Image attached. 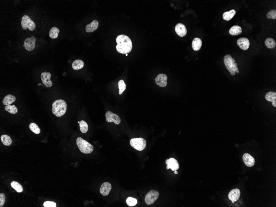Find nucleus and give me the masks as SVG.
Segmentation results:
<instances>
[{
    "label": "nucleus",
    "mask_w": 276,
    "mask_h": 207,
    "mask_svg": "<svg viewBox=\"0 0 276 207\" xmlns=\"http://www.w3.org/2000/svg\"><path fill=\"white\" fill-rule=\"evenodd\" d=\"M176 32L180 37H184L187 34V28L182 23H178L176 25L175 27Z\"/></svg>",
    "instance_id": "nucleus-16"
},
{
    "label": "nucleus",
    "mask_w": 276,
    "mask_h": 207,
    "mask_svg": "<svg viewBox=\"0 0 276 207\" xmlns=\"http://www.w3.org/2000/svg\"><path fill=\"white\" fill-rule=\"evenodd\" d=\"M76 144L80 151L83 154H89L94 151V147L82 138H77Z\"/></svg>",
    "instance_id": "nucleus-4"
},
{
    "label": "nucleus",
    "mask_w": 276,
    "mask_h": 207,
    "mask_svg": "<svg viewBox=\"0 0 276 207\" xmlns=\"http://www.w3.org/2000/svg\"><path fill=\"white\" fill-rule=\"evenodd\" d=\"M265 99L267 101L272 102L273 106L276 107V93L270 92L267 93L265 95Z\"/></svg>",
    "instance_id": "nucleus-19"
},
{
    "label": "nucleus",
    "mask_w": 276,
    "mask_h": 207,
    "mask_svg": "<svg viewBox=\"0 0 276 207\" xmlns=\"http://www.w3.org/2000/svg\"><path fill=\"white\" fill-rule=\"evenodd\" d=\"M167 76L164 74H159L155 79L156 84L161 87H164L167 86Z\"/></svg>",
    "instance_id": "nucleus-10"
},
{
    "label": "nucleus",
    "mask_w": 276,
    "mask_h": 207,
    "mask_svg": "<svg viewBox=\"0 0 276 207\" xmlns=\"http://www.w3.org/2000/svg\"><path fill=\"white\" fill-rule=\"evenodd\" d=\"M126 56H128V54H126Z\"/></svg>",
    "instance_id": "nucleus-38"
},
{
    "label": "nucleus",
    "mask_w": 276,
    "mask_h": 207,
    "mask_svg": "<svg viewBox=\"0 0 276 207\" xmlns=\"http://www.w3.org/2000/svg\"><path fill=\"white\" fill-rule=\"evenodd\" d=\"M5 110L6 111L12 114H15L18 112L17 107L14 105H6L5 107Z\"/></svg>",
    "instance_id": "nucleus-28"
},
{
    "label": "nucleus",
    "mask_w": 276,
    "mask_h": 207,
    "mask_svg": "<svg viewBox=\"0 0 276 207\" xmlns=\"http://www.w3.org/2000/svg\"><path fill=\"white\" fill-rule=\"evenodd\" d=\"M126 203L130 207L134 206L137 203V200L131 197L128 198L126 200Z\"/></svg>",
    "instance_id": "nucleus-33"
},
{
    "label": "nucleus",
    "mask_w": 276,
    "mask_h": 207,
    "mask_svg": "<svg viewBox=\"0 0 276 207\" xmlns=\"http://www.w3.org/2000/svg\"><path fill=\"white\" fill-rule=\"evenodd\" d=\"M36 41V39L35 37H32L30 38H27L24 42L23 46L27 51H32L35 49Z\"/></svg>",
    "instance_id": "nucleus-9"
},
{
    "label": "nucleus",
    "mask_w": 276,
    "mask_h": 207,
    "mask_svg": "<svg viewBox=\"0 0 276 207\" xmlns=\"http://www.w3.org/2000/svg\"><path fill=\"white\" fill-rule=\"evenodd\" d=\"M166 164H167V169L174 171L177 170L179 168V165L177 160L174 158H170L166 160Z\"/></svg>",
    "instance_id": "nucleus-12"
},
{
    "label": "nucleus",
    "mask_w": 276,
    "mask_h": 207,
    "mask_svg": "<svg viewBox=\"0 0 276 207\" xmlns=\"http://www.w3.org/2000/svg\"><path fill=\"white\" fill-rule=\"evenodd\" d=\"M118 87L119 89V94L121 95L123 92L126 89V85L124 82V80H120L118 82Z\"/></svg>",
    "instance_id": "nucleus-32"
},
{
    "label": "nucleus",
    "mask_w": 276,
    "mask_h": 207,
    "mask_svg": "<svg viewBox=\"0 0 276 207\" xmlns=\"http://www.w3.org/2000/svg\"><path fill=\"white\" fill-rule=\"evenodd\" d=\"M52 106L53 113L57 117H61L63 115L67 110V103L64 100L62 99L55 101Z\"/></svg>",
    "instance_id": "nucleus-2"
},
{
    "label": "nucleus",
    "mask_w": 276,
    "mask_h": 207,
    "mask_svg": "<svg viewBox=\"0 0 276 207\" xmlns=\"http://www.w3.org/2000/svg\"><path fill=\"white\" fill-rule=\"evenodd\" d=\"M16 101V97L11 94L7 95L4 97L3 100V103L4 105H10Z\"/></svg>",
    "instance_id": "nucleus-20"
},
{
    "label": "nucleus",
    "mask_w": 276,
    "mask_h": 207,
    "mask_svg": "<svg viewBox=\"0 0 276 207\" xmlns=\"http://www.w3.org/2000/svg\"><path fill=\"white\" fill-rule=\"evenodd\" d=\"M44 207H56V204L53 201H46L43 203Z\"/></svg>",
    "instance_id": "nucleus-35"
},
{
    "label": "nucleus",
    "mask_w": 276,
    "mask_h": 207,
    "mask_svg": "<svg viewBox=\"0 0 276 207\" xmlns=\"http://www.w3.org/2000/svg\"><path fill=\"white\" fill-rule=\"evenodd\" d=\"M79 122H79H79H78V123H79Z\"/></svg>",
    "instance_id": "nucleus-39"
},
{
    "label": "nucleus",
    "mask_w": 276,
    "mask_h": 207,
    "mask_svg": "<svg viewBox=\"0 0 276 207\" xmlns=\"http://www.w3.org/2000/svg\"><path fill=\"white\" fill-rule=\"evenodd\" d=\"M130 145L138 151L144 150L146 146V141L142 138H132L130 141Z\"/></svg>",
    "instance_id": "nucleus-5"
},
{
    "label": "nucleus",
    "mask_w": 276,
    "mask_h": 207,
    "mask_svg": "<svg viewBox=\"0 0 276 207\" xmlns=\"http://www.w3.org/2000/svg\"><path fill=\"white\" fill-rule=\"evenodd\" d=\"M6 197L4 194L3 193H0V207H2L4 206L5 203Z\"/></svg>",
    "instance_id": "nucleus-36"
},
{
    "label": "nucleus",
    "mask_w": 276,
    "mask_h": 207,
    "mask_svg": "<svg viewBox=\"0 0 276 207\" xmlns=\"http://www.w3.org/2000/svg\"><path fill=\"white\" fill-rule=\"evenodd\" d=\"M80 129L82 133H86L88 131V125L85 121L84 120L81 121L79 123Z\"/></svg>",
    "instance_id": "nucleus-29"
},
{
    "label": "nucleus",
    "mask_w": 276,
    "mask_h": 207,
    "mask_svg": "<svg viewBox=\"0 0 276 207\" xmlns=\"http://www.w3.org/2000/svg\"><path fill=\"white\" fill-rule=\"evenodd\" d=\"M29 127H30V129L31 131L34 132V133H36V134H39L41 132L40 128L38 127V125L35 123H31L30 125V126H29Z\"/></svg>",
    "instance_id": "nucleus-31"
},
{
    "label": "nucleus",
    "mask_w": 276,
    "mask_h": 207,
    "mask_svg": "<svg viewBox=\"0 0 276 207\" xmlns=\"http://www.w3.org/2000/svg\"><path fill=\"white\" fill-rule=\"evenodd\" d=\"M50 77L51 74L50 72H44L41 73V81L46 87H50L52 86L53 83L50 80Z\"/></svg>",
    "instance_id": "nucleus-11"
},
{
    "label": "nucleus",
    "mask_w": 276,
    "mask_h": 207,
    "mask_svg": "<svg viewBox=\"0 0 276 207\" xmlns=\"http://www.w3.org/2000/svg\"><path fill=\"white\" fill-rule=\"evenodd\" d=\"M117 45L116 46L118 52L126 54L132 51V40L128 36L122 35H119L116 39Z\"/></svg>",
    "instance_id": "nucleus-1"
},
{
    "label": "nucleus",
    "mask_w": 276,
    "mask_h": 207,
    "mask_svg": "<svg viewBox=\"0 0 276 207\" xmlns=\"http://www.w3.org/2000/svg\"><path fill=\"white\" fill-rule=\"evenodd\" d=\"M242 32V29L238 25H234L230 29L229 33L232 36H236L240 35Z\"/></svg>",
    "instance_id": "nucleus-22"
},
{
    "label": "nucleus",
    "mask_w": 276,
    "mask_h": 207,
    "mask_svg": "<svg viewBox=\"0 0 276 207\" xmlns=\"http://www.w3.org/2000/svg\"><path fill=\"white\" fill-rule=\"evenodd\" d=\"M267 17L269 19H276V10H272L269 11L268 13L267 14Z\"/></svg>",
    "instance_id": "nucleus-34"
},
{
    "label": "nucleus",
    "mask_w": 276,
    "mask_h": 207,
    "mask_svg": "<svg viewBox=\"0 0 276 207\" xmlns=\"http://www.w3.org/2000/svg\"><path fill=\"white\" fill-rule=\"evenodd\" d=\"M99 24V22L98 21L93 20L91 23L87 25L86 27V32L87 33L93 32L98 29Z\"/></svg>",
    "instance_id": "nucleus-18"
},
{
    "label": "nucleus",
    "mask_w": 276,
    "mask_h": 207,
    "mask_svg": "<svg viewBox=\"0 0 276 207\" xmlns=\"http://www.w3.org/2000/svg\"><path fill=\"white\" fill-rule=\"evenodd\" d=\"M84 66V63L80 60H76L73 62L72 68L74 70H79L82 69Z\"/></svg>",
    "instance_id": "nucleus-23"
},
{
    "label": "nucleus",
    "mask_w": 276,
    "mask_h": 207,
    "mask_svg": "<svg viewBox=\"0 0 276 207\" xmlns=\"http://www.w3.org/2000/svg\"><path fill=\"white\" fill-rule=\"evenodd\" d=\"M106 120L108 123H114L116 125H119L121 123V119L117 115L108 111L105 113Z\"/></svg>",
    "instance_id": "nucleus-8"
},
{
    "label": "nucleus",
    "mask_w": 276,
    "mask_h": 207,
    "mask_svg": "<svg viewBox=\"0 0 276 207\" xmlns=\"http://www.w3.org/2000/svg\"><path fill=\"white\" fill-rule=\"evenodd\" d=\"M243 160L246 165L249 167H252L255 164V160L254 157L247 153L244 154Z\"/></svg>",
    "instance_id": "nucleus-14"
},
{
    "label": "nucleus",
    "mask_w": 276,
    "mask_h": 207,
    "mask_svg": "<svg viewBox=\"0 0 276 207\" xmlns=\"http://www.w3.org/2000/svg\"><path fill=\"white\" fill-rule=\"evenodd\" d=\"M112 189V185L110 183L105 182L101 185L100 192L101 194L104 196H107L109 194Z\"/></svg>",
    "instance_id": "nucleus-15"
},
{
    "label": "nucleus",
    "mask_w": 276,
    "mask_h": 207,
    "mask_svg": "<svg viewBox=\"0 0 276 207\" xmlns=\"http://www.w3.org/2000/svg\"><path fill=\"white\" fill-rule=\"evenodd\" d=\"M237 44L241 49L246 50L249 49V48L250 43V41L247 38L242 37L238 39Z\"/></svg>",
    "instance_id": "nucleus-13"
},
{
    "label": "nucleus",
    "mask_w": 276,
    "mask_h": 207,
    "mask_svg": "<svg viewBox=\"0 0 276 207\" xmlns=\"http://www.w3.org/2000/svg\"><path fill=\"white\" fill-rule=\"evenodd\" d=\"M174 174L176 175L178 174V172L177 171V170L174 171Z\"/></svg>",
    "instance_id": "nucleus-37"
},
{
    "label": "nucleus",
    "mask_w": 276,
    "mask_h": 207,
    "mask_svg": "<svg viewBox=\"0 0 276 207\" xmlns=\"http://www.w3.org/2000/svg\"><path fill=\"white\" fill-rule=\"evenodd\" d=\"M22 27L23 29L26 30L29 29L31 31H34L36 28V25L33 20L28 15H24L22 18L21 22Z\"/></svg>",
    "instance_id": "nucleus-6"
},
{
    "label": "nucleus",
    "mask_w": 276,
    "mask_h": 207,
    "mask_svg": "<svg viewBox=\"0 0 276 207\" xmlns=\"http://www.w3.org/2000/svg\"><path fill=\"white\" fill-rule=\"evenodd\" d=\"M60 30L56 27H53L50 30L49 37L52 39H56L58 36Z\"/></svg>",
    "instance_id": "nucleus-26"
},
{
    "label": "nucleus",
    "mask_w": 276,
    "mask_h": 207,
    "mask_svg": "<svg viewBox=\"0 0 276 207\" xmlns=\"http://www.w3.org/2000/svg\"><path fill=\"white\" fill-rule=\"evenodd\" d=\"M224 61L226 68L231 75L234 76L236 73H239L237 64L236 63L235 59L233 58L230 55H226L224 56Z\"/></svg>",
    "instance_id": "nucleus-3"
},
{
    "label": "nucleus",
    "mask_w": 276,
    "mask_h": 207,
    "mask_svg": "<svg viewBox=\"0 0 276 207\" xmlns=\"http://www.w3.org/2000/svg\"><path fill=\"white\" fill-rule=\"evenodd\" d=\"M1 141L4 145L9 146L12 144V140L9 136L4 134L1 137Z\"/></svg>",
    "instance_id": "nucleus-25"
},
{
    "label": "nucleus",
    "mask_w": 276,
    "mask_h": 207,
    "mask_svg": "<svg viewBox=\"0 0 276 207\" xmlns=\"http://www.w3.org/2000/svg\"><path fill=\"white\" fill-rule=\"evenodd\" d=\"M265 44L267 47L270 49L274 48L276 47L275 41L274 39L272 38H268L265 41Z\"/></svg>",
    "instance_id": "nucleus-27"
},
{
    "label": "nucleus",
    "mask_w": 276,
    "mask_h": 207,
    "mask_svg": "<svg viewBox=\"0 0 276 207\" xmlns=\"http://www.w3.org/2000/svg\"><path fill=\"white\" fill-rule=\"evenodd\" d=\"M159 193L158 191L152 190L146 195L145 201L148 205L152 204L159 197Z\"/></svg>",
    "instance_id": "nucleus-7"
},
{
    "label": "nucleus",
    "mask_w": 276,
    "mask_h": 207,
    "mask_svg": "<svg viewBox=\"0 0 276 207\" xmlns=\"http://www.w3.org/2000/svg\"><path fill=\"white\" fill-rule=\"evenodd\" d=\"M236 14V11L234 10H231L229 11L224 12L223 14V18L224 20L229 21L233 18Z\"/></svg>",
    "instance_id": "nucleus-24"
},
{
    "label": "nucleus",
    "mask_w": 276,
    "mask_h": 207,
    "mask_svg": "<svg viewBox=\"0 0 276 207\" xmlns=\"http://www.w3.org/2000/svg\"><path fill=\"white\" fill-rule=\"evenodd\" d=\"M11 187L16 190L18 193H21L23 191V188L22 185L16 182H12L11 183Z\"/></svg>",
    "instance_id": "nucleus-30"
},
{
    "label": "nucleus",
    "mask_w": 276,
    "mask_h": 207,
    "mask_svg": "<svg viewBox=\"0 0 276 207\" xmlns=\"http://www.w3.org/2000/svg\"><path fill=\"white\" fill-rule=\"evenodd\" d=\"M202 42L201 39L199 38H195L192 41V46L193 49L195 51H198L201 48Z\"/></svg>",
    "instance_id": "nucleus-21"
},
{
    "label": "nucleus",
    "mask_w": 276,
    "mask_h": 207,
    "mask_svg": "<svg viewBox=\"0 0 276 207\" xmlns=\"http://www.w3.org/2000/svg\"><path fill=\"white\" fill-rule=\"evenodd\" d=\"M240 194L241 191L239 189H233L229 192L228 197L230 201L234 203L239 199Z\"/></svg>",
    "instance_id": "nucleus-17"
}]
</instances>
